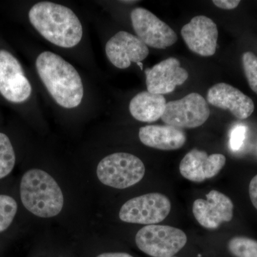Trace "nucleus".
<instances>
[{"label":"nucleus","instance_id":"nucleus-1","mask_svg":"<svg viewBox=\"0 0 257 257\" xmlns=\"http://www.w3.org/2000/svg\"><path fill=\"white\" fill-rule=\"evenodd\" d=\"M39 76L56 102L66 109L77 107L82 102L84 87L75 68L60 55L44 52L37 57Z\"/></svg>","mask_w":257,"mask_h":257},{"label":"nucleus","instance_id":"nucleus-2","mask_svg":"<svg viewBox=\"0 0 257 257\" xmlns=\"http://www.w3.org/2000/svg\"><path fill=\"white\" fill-rule=\"evenodd\" d=\"M32 26L51 43L71 48L82 40V24L73 11L63 5L41 2L29 12Z\"/></svg>","mask_w":257,"mask_h":257},{"label":"nucleus","instance_id":"nucleus-3","mask_svg":"<svg viewBox=\"0 0 257 257\" xmlns=\"http://www.w3.org/2000/svg\"><path fill=\"white\" fill-rule=\"evenodd\" d=\"M24 207L34 215L50 218L58 215L64 206V196L55 179L45 171H28L20 183Z\"/></svg>","mask_w":257,"mask_h":257},{"label":"nucleus","instance_id":"nucleus-4","mask_svg":"<svg viewBox=\"0 0 257 257\" xmlns=\"http://www.w3.org/2000/svg\"><path fill=\"white\" fill-rule=\"evenodd\" d=\"M145 174L143 161L126 152L104 157L96 168V175L101 183L116 189L133 187L143 179Z\"/></svg>","mask_w":257,"mask_h":257},{"label":"nucleus","instance_id":"nucleus-5","mask_svg":"<svg viewBox=\"0 0 257 257\" xmlns=\"http://www.w3.org/2000/svg\"><path fill=\"white\" fill-rule=\"evenodd\" d=\"M138 247L152 257H173L187 242L182 230L167 225H147L137 233Z\"/></svg>","mask_w":257,"mask_h":257},{"label":"nucleus","instance_id":"nucleus-6","mask_svg":"<svg viewBox=\"0 0 257 257\" xmlns=\"http://www.w3.org/2000/svg\"><path fill=\"white\" fill-rule=\"evenodd\" d=\"M171 208L168 197L160 193H149L125 202L119 216L124 222L152 225L165 220Z\"/></svg>","mask_w":257,"mask_h":257},{"label":"nucleus","instance_id":"nucleus-7","mask_svg":"<svg viewBox=\"0 0 257 257\" xmlns=\"http://www.w3.org/2000/svg\"><path fill=\"white\" fill-rule=\"evenodd\" d=\"M210 115L206 99L198 93H190L178 100L167 103L162 116L166 124L179 128H193L202 126Z\"/></svg>","mask_w":257,"mask_h":257},{"label":"nucleus","instance_id":"nucleus-8","mask_svg":"<svg viewBox=\"0 0 257 257\" xmlns=\"http://www.w3.org/2000/svg\"><path fill=\"white\" fill-rule=\"evenodd\" d=\"M131 20L137 37L147 47L165 49L175 45L177 41L176 32L145 8L134 9L131 13Z\"/></svg>","mask_w":257,"mask_h":257},{"label":"nucleus","instance_id":"nucleus-9","mask_svg":"<svg viewBox=\"0 0 257 257\" xmlns=\"http://www.w3.org/2000/svg\"><path fill=\"white\" fill-rule=\"evenodd\" d=\"M0 94L13 103H23L32 94V86L19 61L7 50H0Z\"/></svg>","mask_w":257,"mask_h":257},{"label":"nucleus","instance_id":"nucleus-10","mask_svg":"<svg viewBox=\"0 0 257 257\" xmlns=\"http://www.w3.org/2000/svg\"><path fill=\"white\" fill-rule=\"evenodd\" d=\"M206 197L194 201L192 207L194 217L203 227L217 229L223 222L232 219L234 204L229 197L216 190L210 191Z\"/></svg>","mask_w":257,"mask_h":257},{"label":"nucleus","instance_id":"nucleus-11","mask_svg":"<svg viewBox=\"0 0 257 257\" xmlns=\"http://www.w3.org/2000/svg\"><path fill=\"white\" fill-rule=\"evenodd\" d=\"M182 38L188 48L202 57H211L217 48L218 29L211 19L198 15L181 30Z\"/></svg>","mask_w":257,"mask_h":257},{"label":"nucleus","instance_id":"nucleus-12","mask_svg":"<svg viewBox=\"0 0 257 257\" xmlns=\"http://www.w3.org/2000/svg\"><path fill=\"white\" fill-rule=\"evenodd\" d=\"M106 55L111 63L119 69H126L132 62L138 64L148 57L150 50L138 37L120 31L106 43Z\"/></svg>","mask_w":257,"mask_h":257},{"label":"nucleus","instance_id":"nucleus-13","mask_svg":"<svg viewBox=\"0 0 257 257\" xmlns=\"http://www.w3.org/2000/svg\"><path fill=\"white\" fill-rule=\"evenodd\" d=\"M145 73L147 91L162 95L173 92L189 77L187 71L181 67L180 62L175 57L162 61L152 68H147Z\"/></svg>","mask_w":257,"mask_h":257},{"label":"nucleus","instance_id":"nucleus-14","mask_svg":"<svg viewBox=\"0 0 257 257\" xmlns=\"http://www.w3.org/2000/svg\"><path fill=\"white\" fill-rule=\"evenodd\" d=\"M225 164L226 157L221 154L208 155L206 152L193 149L181 161L179 171L191 182H202L217 175Z\"/></svg>","mask_w":257,"mask_h":257},{"label":"nucleus","instance_id":"nucleus-15","mask_svg":"<svg viewBox=\"0 0 257 257\" xmlns=\"http://www.w3.org/2000/svg\"><path fill=\"white\" fill-rule=\"evenodd\" d=\"M207 99L211 105L227 109L237 119H246L254 111V104L249 96L226 83H218L211 87Z\"/></svg>","mask_w":257,"mask_h":257},{"label":"nucleus","instance_id":"nucleus-16","mask_svg":"<svg viewBox=\"0 0 257 257\" xmlns=\"http://www.w3.org/2000/svg\"><path fill=\"white\" fill-rule=\"evenodd\" d=\"M139 138L144 145L157 150H177L187 142L182 128L170 125H147L140 128Z\"/></svg>","mask_w":257,"mask_h":257},{"label":"nucleus","instance_id":"nucleus-17","mask_svg":"<svg viewBox=\"0 0 257 257\" xmlns=\"http://www.w3.org/2000/svg\"><path fill=\"white\" fill-rule=\"evenodd\" d=\"M167 101L164 95L144 91L134 96L130 103V111L135 119L154 122L165 113Z\"/></svg>","mask_w":257,"mask_h":257},{"label":"nucleus","instance_id":"nucleus-18","mask_svg":"<svg viewBox=\"0 0 257 257\" xmlns=\"http://www.w3.org/2000/svg\"><path fill=\"white\" fill-rule=\"evenodd\" d=\"M16 157L9 138L0 133V179L5 178L14 169Z\"/></svg>","mask_w":257,"mask_h":257},{"label":"nucleus","instance_id":"nucleus-19","mask_svg":"<svg viewBox=\"0 0 257 257\" xmlns=\"http://www.w3.org/2000/svg\"><path fill=\"white\" fill-rule=\"evenodd\" d=\"M229 252L235 257H257V241L246 236H235L228 243Z\"/></svg>","mask_w":257,"mask_h":257},{"label":"nucleus","instance_id":"nucleus-20","mask_svg":"<svg viewBox=\"0 0 257 257\" xmlns=\"http://www.w3.org/2000/svg\"><path fill=\"white\" fill-rule=\"evenodd\" d=\"M18 207L13 197L0 194V232L5 231L13 223Z\"/></svg>","mask_w":257,"mask_h":257},{"label":"nucleus","instance_id":"nucleus-21","mask_svg":"<svg viewBox=\"0 0 257 257\" xmlns=\"http://www.w3.org/2000/svg\"><path fill=\"white\" fill-rule=\"evenodd\" d=\"M242 64L245 76L250 88L257 94V57L253 52H244Z\"/></svg>","mask_w":257,"mask_h":257},{"label":"nucleus","instance_id":"nucleus-22","mask_svg":"<svg viewBox=\"0 0 257 257\" xmlns=\"http://www.w3.org/2000/svg\"><path fill=\"white\" fill-rule=\"evenodd\" d=\"M246 127L243 125H237L233 128L230 135L229 145L231 150L237 151L242 146L246 138Z\"/></svg>","mask_w":257,"mask_h":257},{"label":"nucleus","instance_id":"nucleus-23","mask_svg":"<svg viewBox=\"0 0 257 257\" xmlns=\"http://www.w3.org/2000/svg\"><path fill=\"white\" fill-rule=\"evenodd\" d=\"M212 3L221 9L234 10L241 2L239 0H214Z\"/></svg>","mask_w":257,"mask_h":257},{"label":"nucleus","instance_id":"nucleus-24","mask_svg":"<svg viewBox=\"0 0 257 257\" xmlns=\"http://www.w3.org/2000/svg\"><path fill=\"white\" fill-rule=\"evenodd\" d=\"M248 193L251 202L257 210V175L250 182Z\"/></svg>","mask_w":257,"mask_h":257},{"label":"nucleus","instance_id":"nucleus-25","mask_svg":"<svg viewBox=\"0 0 257 257\" xmlns=\"http://www.w3.org/2000/svg\"><path fill=\"white\" fill-rule=\"evenodd\" d=\"M96 257H134L124 252H106L101 253Z\"/></svg>","mask_w":257,"mask_h":257},{"label":"nucleus","instance_id":"nucleus-26","mask_svg":"<svg viewBox=\"0 0 257 257\" xmlns=\"http://www.w3.org/2000/svg\"><path fill=\"white\" fill-rule=\"evenodd\" d=\"M137 1H121V3H128V4H132V3H136Z\"/></svg>","mask_w":257,"mask_h":257},{"label":"nucleus","instance_id":"nucleus-27","mask_svg":"<svg viewBox=\"0 0 257 257\" xmlns=\"http://www.w3.org/2000/svg\"><path fill=\"white\" fill-rule=\"evenodd\" d=\"M138 64L139 66H140V69H141L142 70H143V63H142V62H138Z\"/></svg>","mask_w":257,"mask_h":257}]
</instances>
